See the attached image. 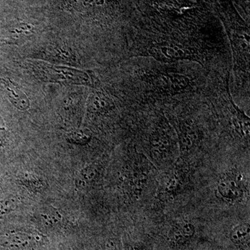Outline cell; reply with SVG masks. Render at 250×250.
I'll use <instances>...</instances> for the list:
<instances>
[{
  "label": "cell",
  "mask_w": 250,
  "mask_h": 250,
  "mask_svg": "<svg viewBox=\"0 0 250 250\" xmlns=\"http://www.w3.org/2000/svg\"><path fill=\"white\" fill-rule=\"evenodd\" d=\"M217 192L220 198L228 203L243 202L248 195V185L243 172L231 169L222 174L217 182Z\"/></svg>",
  "instance_id": "6da1fadb"
},
{
  "label": "cell",
  "mask_w": 250,
  "mask_h": 250,
  "mask_svg": "<svg viewBox=\"0 0 250 250\" xmlns=\"http://www.w3.org/2000/svg\"><path fill=\"white\" fill-rule=\"evenodd\" d=\"M195 232L193 224L184 220L172 225L168 232V238L174 246H182L191 239Z\"/></svg>",
  "instance_id": "7a4b0ae2"
},
{
  "label": "cell",
  "mask_w": 250,
  "mask_h": 250,
  "mask_svg": "<svg viewBox=\"0 0 250 250\" xmlns=\"http://www.w3.org/2000/svg\"><path fill=\"white\" fill-rule=\"evenodd\" d=\"M36 237L24 231L7 233L0 236V246L11 248H24L36 242Z\"/></svg>",
  "instance_id": "3957f363"
},
{
  "label": "cell",
  "mask_w": 250,
  "mask_h": 250,
  "mask_svg": "<svg viewBox=\"0 0 250 250\" xmlns=\"http://www.w3.org/2000/svg\"><path fill=\"white\" fill-rule=\"evenodd\" d=\"M231 241L245 250H250V227L248 223H242L231 229L229 233Z\"/></svg>",
  "instance_id": "277c9868"
},
{
  "label": "cell",
  "mask_w": 250,
  "mask_h": 250,
  "mask_svg": "<svg viewBox=\"0 0 250 250\" xmlns=\"http://www.w3.org/2000/svg\"><path fill=\"white\" fill-rule=\"evenodd\" d=\"M152 56H157L159 59L177 60L185 57V52L179 46L171 45H158L152 48Z\"/></svg>",
  "instance_id": "5b68a950"
},
{
  "label": "cell",
  "mask_w": 250,
  "mask_h": 250,
  "mask_svg": "<svg viewBox=\"0 0 250 250\" xmlns=\"http://www.w3.org/2000/svg\"><path fill=\"white\" fill-rule=\"evenodd\" d=\"M151 146L155 155L163 156L168 152L170 147V141L164 133L156 131L150 139Z\"/></svg>",
  "instance_id": "8992f818"
},
{
  "label": "cell",
  "mask_w": 250,
  "mask_h": 250,
  "mask_svg": "<svg viewBox=\"0 0 250 250\" xmlns=\"http://www.w3.org/2000/svg\"><path fill=\"white\" fill-rule=\"evenodd\" d=\"M181 149L184 154H187L191 151L196 143L197 136L196 133L191 126H184L181 130L180 136Z\"/></svg>",
  "instance_id": "52a82bcc"
},
{
  "label": "cell",
  "mask_w": 250,
  "mask_h": 250,
  "mask_svg": "<svg viewBox=\"0 0 250 250\" xmlns=\"http://www.w3.org/2000/svg\"><path fill=\"white\" fill-rule=\"evenodd\" d=\"M167 76V88L173 91H180L186 89L189 85L190 81L187 77L179 74H169Z\"/></svg>",
  "instance_id": "ba28073f"
},
{
  "label": "cell",
  "mask_w": 250,
  "mask_h": 250,
  "mask_svg": "<svg viewBox=\"0 0 250 250\" xmlns=\"http://www.w3.org/2000/svg\"><path fill=\"white\" fill-rule=\"evenodd\" d=\"M98 170L96 166H89L81 171L77 177V185L78 187H85L86 184L90 183L96 176Z\"/></svg>",
  "instance_id": "9c48e42d"
},
{
  "label": "cell",
  "mask_w": 250,
  "mask_h": 250,
  "mask_svg": "<svg viewBox=\"0 0 250 250\" xmlns=\"http://www.w3.org/2000/svg\"><path fill=\"white\" fill-rule=\"evenodd\" d=\"M41 216L45 223L49 225H58L62 220V216L58 212L53 210H47L46 213H41Z\"/></svg>",
  "instance_id": "30bf717a"
},
{
  "label": "cell",
  "mask_w": 250,
  "mask_h": 250,
  "mask_svg": "<svg viewBox=\"0 0 250 250\" xmlns=\"http://www.w3.org/2000/svg\"><path fill=\"white\" fill-rule=\"evenodd\" d=\"M68 139L70 142L85 144L90 141V136L82 131H74L69 135Z\"/></svg>",
  "instance_id": "8fae6325"
},
{
  "label": "cell",
  "mask_w": 250,
  "mask_h": 250,
  "mask_svg": "<svg viewBox=\"0 0 250 250\" xmlns=\"http://www.w3.org/2000/svg\"><path fill=\"white\" fill-rule=\"evenodd\" d=\"M22 182L28 187L35 188L36 189H40L42 188V182L36 177L35 175L32 174H27V176H22Z\"/></svg>",
  "instance_id": "7c38bea8"
},
{
  "label": "cell",
  "mask_w": 250,
  "mask_h": 250,
  "mask_svg": "<svg viewBox=\"0 0 250 250\" xmlns=\"http://www.w3.org/2000/svg\"><path fill=\"white\" fill-rule=\"evenodd\" d=\"M105 250H120L118 245L113 240H108L105 245Z\"/></svg>",
  "instance_id": "4fadbf2b"
}]
</instances>
